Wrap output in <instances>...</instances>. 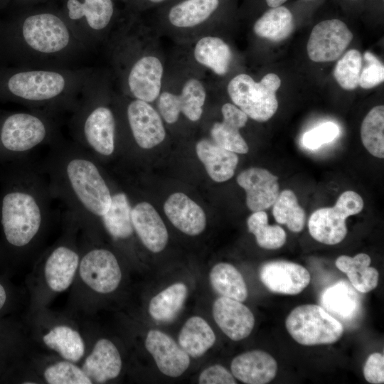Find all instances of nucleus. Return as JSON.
<instances>
[{
  "label": "nucleus",
  "instance_id": "obj_24",
  "mask_svg": "<svg viewBox=\"0 0 384 384\" xmlns=\"http://www.w3.org/2000/svg\"><path fill=\"white\" fill-rule=\"evenodd\" d=\"M131 218L134 233L143 245L153 252L163 250L169 239L167 229L159 214L148 202L132 206Z\"/></svg>",
  "mask_w": 384,
  "mask_h": 384
},
{
  "label": "nucleus",
  "instance_id": "obj_17",
  "mask_svg": "<svg viewBox=\"0 0 384 384\" xmlns=\"http://www.w3.org/2000/svg\"><path fill=\"white\" fill-rule=\"evenodd\" d=\"M206 92L203 83L196 79L188 80L180 95L164 92L159 96V110L169 124L175 123L182 112L189 120L198 121L203 113Z\"/></svg>",
  "mask_w": 384,
  "mask_h": 384
},
{
  "label": "nucleus",
  "instance_id": "obj_44",
  "mask_svg": "<svg viewBox=\"0 0 384 384\" xmlns=\"http://www.w3.org/2000/svg\"><path fill=\"white\" fill-rule=\"evenodd\" d=\"M364 58L367 65L361 71L358 85L370 89L382 83L384 80V66L371 53L366 52Z\"/></svg>",
  "mask_w": 384,
  "mask_h": 384
},
{
  "label": "nucleus",
  "instance_id": "obj_46",
  "mask_svg": "<svg viewBox=\"0 0 384 384\" xmlns=\"http://www.w3.org/2000/svg\"><path fill=\"white\" fill-rule=\"evenodd\" d=\"M200 384H235V379L226 368L213 365L204 369L198 378Z\"/></svg>",
  "mask_w": 384,
  "mask_h": 384
},
{
  "label": "nucleus",
  "instance_id": "obj_35",
  "mask_svg": "<svg viewBox=\"0 0 384 384\" xmlns=\"http://www.w3.org/2000/svg\"><path fill=\"white\" fill-rule=\"evenodd\" d=\"M294 28L293 16L283 6L272 8L266 11L255 23V33L272 41L287 38Z\"/></svg>",
  "mask_w": 384,
  "mask_h": 384
},
{
  "label": "nucleus",
  "instance_id": "obj_36",
  "mask_svg": "<svg viewBox=\"0 0 384 384\" xmlns=\"http://www.w3.org/2000/svg\"><path fill=\"white\" fill-rule=\"evenodd\" d=\"M188 290L183 283L168 287L155 297L149 304L150 316L159 321L172 320L181 309L187 297Z\"/></svg>",
  "mask_w": 384,
  "mask_h": 384
},
{
  "label": "nucleus",
  "instance_id": "obj_11",
  "mask_svg": "<svg viewBox=\"0 0 384 384\" xmlns=\"http://www.w3.org/2000/svg\"><path fill=\"white\" fill-rule=\"evenodd\" d=\"M285 326L294 340L304 346L334 343L343 333L341 323L316 304L294 308L287 317Z\"/></svg>",
  "mask_w": 384,
  "mask_h": 384
},
{
  "label": "nucleus",
  "instance_id": "obj_15",
  "mask_svg": "<svg viewBox=\"0 0 384 384\" xmlns=\"http://www.w3.org/2000/svg\"><path fill=\"white\" fill-rule=\"evenodd\" d=\"M353 39L347 26L338 19L323 21L312 29L307 43L309 58L317 63L337 60Z\"/></svg>",
  "mask_w": 384,
  "mask_h": 384
},
{
  "label": "nucleus",
  "instance_id": "obj_7",
  "mask_svg": "<svg viewBox=\"0 0 384 384\" xmlns=\"http://www.w3.org/2000/svg\"><path fill=\"white\" fill-rule=\"evenodd\" d=\"M22 319L35 347L80 363L88 343L84 319L45 307L26 311Z\"/></svg>",
  "mask_w": 384,
  "mask_h": 384
},
{
  "label": "nucleus",
  "instance_id": "obj_42",
  "mask_svg": "<svg viewBox=\"0 0 384 384\" xmlns=\"http://www.w3.org/2000/svg\"><path fill=\"white\" fill-rule=\"evenodd\" d=\"M240 128L230 122H215L210 129L213 142L217 145L236 154L248 152V145L241 136Z\"/></svg>",
  "mask_w": 384,
  "mask_h": 384
},
{
  "label": "nucleus",
  "instance_id": "obj_26",
  "mask_svg": "<svg viewBox=\"0 0 384 384\" xmlns=\"http://www.w3.org/2000/svg\"><path fill=\"white\" fill-rule=\"evenodd\" d=\"M164 209L171 223L185 234L197 235L206 228L203 210L183 193L171 194L166 201Z\"/></svg>",
  "mask_w": 384,
  "mask_h": 384
},
{
  "label": "nucleus",
  "instance_id": "obj_4",
  "mask_svg": "<svg viewBox=\"0 0 384 384\" xmlns=\"http://www.w3.org/2000/svg\"><path fill=\"white\" fill-rule=\"evenodd\" d=\"M80 237L79 225L65 215L62 235L38 257L25 279L26 311L49 307L55 297L70 289L80 259Z\"/></svg>",
  "mask_w": 384,
  "mask_h": 384
},
{
  "label": "nucleus",
  "instance_id": "obj_18",
  "mask_svg": "<svg viewBox=\"0 0 384 384\" xmlns=\"http://www.w3.org/2000/svg\"><path fill=\"white\" fill-rule=\"evenodd\" d=\"M134 60L126 73L127 90L134 99L151 102L161 93L163 65L157 57L150 55Z\"/></svg>",
  "mask_w": 384,
  "mask_h": 384
},
{
  "label": "nucleus",
  "instance_id": "obj_38",
  "mask_svg": "<svg viewBox=\"0 0 384 384\" xmlns=\"http://www.w3.org/2000/svg\"><path fill=\"white\" fill-rule=\"evenodd\" d=\"M272 214L278 223L285 224L292 232L299 233L304 229L306 213L292 190L279 193L273 204Z\"/></svg>",
  "mask_w": 384,
  "mask_h": 384
},
{
  "label": "nucleus",
  "instance_id": "obj_37",
  "mask_svg": "<svg viewBox=\"0 0 384 384\" xmlns=\"http://www.w3.org/2000/svg\"><path fill=\"white\" fill-rule=\"evenodd\" d=\"M363 145L373 156L384 157V107H373L363 120L361 127Z\"/></svg>",
  "mask_w": 384,
  "mask_h": 384
},
{
  "label": "nucleus",
  "instance_id": "obj_6",
  "mask_svg": "<svg viewBox=\"0 0 384 384\" xmlns=\"http://www.w3.org/2000/svg\"><path fill=\"white\" fill-rule=\"evenodd\" d=\"M105 100L102 86L93 74L70 121L73 142L97 159L112 156L117 147V122Z\"/></svg>",
  "mask_w": 384,
  "mask_h": 384
},
{
  "label": "nucleus",
  "instance_id": "obj_48",
  "mask_svg": "<svg viewBox=\"0 0 384 384\" xmlns=\"http://www.w3.org/2000/svg\"><path fill=\"white\" fill-rule=\"evenodd\" d=\"M287 1V0H266V2L270 7L274 8L281 6Z\"/></svg>",
  "mask_w": 384,
  "mask_h": 384
},
{
  "label": "nucleus",
  "instance_id": "obj_30",
  "mask_svg": "<svg viewBox=\"0 0 384 384\" xmlns=\"http://www.w3.org/2000/svg\"><path fill=\"white\" fill-rule=\"evenodd\" d=\"M371 259L365 253L357 254L353 257L347 255L339 256L335 265L344 272L353 287L361 293H367L374 289L378 282V270L370 266Z\"/></svg>",
  "mask_w": 384,
  "mask_h": 384
},
{
  "label": "nucleus",
  "instance_id": "obj_32",
  "mask_svg": "<svg viewBox=\"0 0 384 384\" xmlns=\"http://www.w3.org/2000/svg\"><path fill=\"white\" fill-rule=\"evenodd\" d=\"M193 55L198 63L218 75L227 73L232 59L228 45L215 36H205L198 40Z\"/></svg>",
  "mask_w": 384,
  "mask_h": 384
},
{
  "label": "nucleus",
  "instance_id": "obj_2",
  "mask_svg": "<svg viewBox=\"0 0 384 384\" xmlns=\"http://www.w3.org/2000/svg\"><path fill=\"white\" fill-rule=\"evenodd\" d=\"M43 169L51 196L66 207L65 215L81 230L98 233L114 193L98 160L73 141L58 139Z\"/></svg>",
  "mask_w": 384,
  "mask_h": 384
},
{
  "label": "nucleus",
  "instance_id": "obj_47",
  "mask_svg": "<svg viewBox=\"0 0 384 384\" xmlns=\"http://www.w3.org/2000/svg\"><path fill=\"white\" fill-rule=\"evenodd\" d=\"M223 121L232 123L240 129L245 127L248 117L235 105L225 103L221 108Z\"/></svg>",
  "mask_w": 384,
  "mask_h": 384
},
{
  "label": "nucleus",
  "instance_id": "obj_16",
  "mask_svg": "<svg viewBox=\"0 0 384 384\" xmlns=\"http://www.w3.org/2000/svg\"><path fill=\"white\" fill-rule=\"evenodd\" d=\"M126 122L134 143L149 149L161 143L166 137L162 119L149 103L134 99L125 107Z\"/></svg>",
  "mask_w": 384,
  "mask_h": 384
},
{
  "label": "nucleus",
  "instance_id": "obj_28",
  "mask_svg": "<svg viewBox=\"0 0 384 384\" xmlns=\"http://www.w3.org/2000/svg\"><path fill=\"white\" fill-rule=\"evenodd\" d=\"M197 156L208 176L215 182H224L233 177L238 164L236 153L228 151L208 139L196 146Z\"/></svg>",
  "mask_w": 384,
  "mask_h": 384
},
{
  "label": "nucleus",
  "instance_id": "obj_3",
  "mask_svg": "<svg viewBox=\"0 0 384 384\" xmlns=\"http://www.w3.org/2000/svg\"><path fill=\"white\" fill-rule=\"evenodd\" d=\"M80 259L66 311L90 319L102 299L119 289L124 274L117 256L99 243L98 234L80 229Z\"/></svg>",
  "mask_w": 384,
  "mask_h": 384
},
{
  "label": "nucleus",
  "instance_id": "obj_20",
  "mask_svg": "<svg viewBox=\"0 0 384 384\" xmlns=\"http://www.w3.org/2000/svg\"><path fill=\"white\" fill-rule=\"evenodd\" d=\"M260 278L264 285L274 293L295 295L309 284L311 277L303 266L284 260H274L263 264Z\"/></svg>",
  "mask_w": 384,
  "mask_h": 384
},
{
  "label": "nucleus",
  "instance_id": "obj_22",
  "mask_svg": "<svg viewBox=\"0 0 384 384\" xmlns=\"http://www.w3.org/2000/svg\"><path fill=\"white\" fill-rule=\"evenodd\" d=\"M146 349L153 356L159 370L176 378L188 368L190 356L169 335L159 330H150L145 339Z\"/></svg>",
  "mask_w": 384,
  "mask_h": 384
},
{
  "label": "nucleus",
  "instance_id": "obj_45",
  "mask_svg": "<svg viewBox=\"0 0 384 384\" xmlns=\"http://www.w3.org/2000/svg\"><path fill=\"white\" fill-rule=\"evenodd\" d=\"M366 380L373 384L384 383V356L380 353H373L367 358L363 366Z\"/></svg>",
  "mask_w": 384,
  "mask_h": 384
},
{
  "label": "nucleus",
  "instance_id": "obj_14",
  "mask_svg": "<svg viewBox=\"0 0 384 384\" xmlns=\"http://www.w3.org/2000/svg\"><path fill=\"white\" fill-rule=\"evenodd\" d=\"M87 350L80 365L92 384L107 383L117 378L123 368L122 354L116 343L105 336H94L90 319H85Z\"/></svg>",
  "mask_w": 384,
  "mask_h": 384
},
{
  "label": "nucleus",
  "instance_id": "obj_19",
  "mask_svg": "<svg viewBox=\"0 0 384 384\" xmlns=\"http://www.w3.org/2000/svg\"><path fill=\"white\" fill-rule=\"evenodd\" d=\"M33 347L22 319L0 317V383Z\"/></svg>",
  "mask_w": 384,
  "mask_h": 384
},
{
  "label": "nucleus",
  "instance_id": "obj_21",
  "mask_svg": "<svg viewBox=\"0 0 384 384\" xmlns=\"http://www.w3.org/2000/svg\"><path fill=\"white\" fill-rule=\"evenodd\" d=\"M237 183L246 192V204L252 212L273 206L279 194L278 177L262 168L251 167L240 172Z\"/></svg>",
  "mask_w": 384,
  "mask_h": 384
},
{
  "label": "nucleus",
  "instance_id": "obj_1",
  "mask_svg": "<svg viewBox=\"0 0 384 384\" xmlns=\"http://www.w3.org/2000/svg\"><path fill=\"white\" fill-rule=\"evenodd\" d=\"M52 199L43 169L28 157L0 165L1 271L11 274L38 247Z\"/></svg>",
  "mask_w": 384,
  "mask_h": 384
},
{
  "label": "nucleus",
  "instance_id": "obj_41",
  "mask_svg": "<svg viewBox=\"0 0 384 384\" xmlns=\"http://www.w3.org/2000/svg\"><path fill=\"white\" fill-rule=\"evenodd\" d=\"M27 302V294L11 282L10 274L0 271V317L13 316Z\"/></svg>",
  "mask_w": 384,
  "mask_h": 384
},
{
  "label": "nucleus",
  "instance_id": "obj_29",
  "mask_svg": "<svg viewBox=\"0 0 384 384\" xmlns=\"http://www.w3.org/2000/svg\"><path fill=\"white\" fill-rule=\"evenodd\" d=\"M131 203L127 195L114 192L110 206L100 220V227L115 242L130 240L134 231L131 218Z\"/></svg>",
  "mask_w": 384,
  "mask_h": 384
},
{
  "label": "nucleus",
  "instance_id": "obj_49",
  "mask_svg": "<svg viewBox=\"0 0 384 384\" xmlns=\"http://www.w3.org/2000/svg\"><path fill=\"white\" fill-rule=\"evenodd\" d=\"M149 1H151V2H154V3H159V2H161V1H162L164 0H149Z\"/></svg>",
  "mask_w": 384,
  "mask_h": 384
},
{
  "label": "nucleus",
  "instance_id": "obj_34",
  "mask_svg": "<svg viewBox=\"0 0 384 384\" xmlns=\"http://www.w3.org/2000/svg\"><path fill=\"white\" fill-rule=\"evenodd\" d=\"M213 289L222 297L244 302L247 297V289L240 272L229 263L215 265L209 275Z\"/></svg>",
  "mask_w": 384,
  "mask_h": 384
},
{
  "label": "nucleus",
  "instance_id": "obj_40",
  "mask_svg": "<svg viewBox=\"0 0 384 384\" xmlns=\"http://www.w3.org/2000/svg\"><path fill=\"white\" fill-rule=\"evenodd\" d=\"M362 63V55L356 49L346 52L337 62L334 77L343 89L353 90L358 86Z\"/></svg>",
  "mask_w": 384,
  "mask_h": 384
},
{
  "label": "nucleus",
  "instance_id": "obj_5",
  "mask_svg": "<svg viewBox=\"0 0 384 384\" xmlns=\"http://www.w3.org/2000/svg\"><path fill=\"white\" fill-rule=\"evenodd\" d=\"M18 38L31 68H69L88 50L65 18L50 12L25 17Z\"/></svg>",
  "mask_w": 384,
  "mask_h": 384
},
{
  "label": "nucleus",
  "instance_id": "obj_50",
  "mask_svg": "<svg viewBox=\"0 0 384 384\" xmlns=\"http://www.w3.org/2000/svg\"><path fill=\"white\" fill-rule=\"evenodd\" d=\"M0 271H1V258H0Z\"/></svg>",
  "mask_w": 384,
  "mask_h": 384
},
{
  "label": "nucleus",
  "instance_id": "obj_27",
  "mask_svg": "<svg viewBox=\"0 0 384 384\" xmlns=\"http://www.w3.org/2000/svg\"><path fill=\"white\" fill-rule=\"evenodd\" d=\"M320 303L342 325L356 320L361 311L358 291L346 281H339L326 288L320 297Z\"/></svg>",
  "mask_w": 384,
  "mask_h": 384
},
{
  "label": "nucleus",
  "instance_id": "obj_33",
  "mask_svg": "<svg viewBox=\"0 0 384 384\" xmlns=\"http://www.w3.org/2000/svg\"><path fill=\"white\" fill-rule=\"evenodd\" d=\"M218 5V0H184L171 9L168 18L174 26L191 28L206 21Z\"/></svg>",
  "mask_w": 384,
  "mask_h": 384
},
{
  "label": "nucleus",
  "instance_id": "obj_31",
  "mask_svg": "<svg viewBox=\"0 0 384 384\" xmlns=\"http://www.w3.org/2000/svg\"><path fill=\"white\" fill-rule=\"evenodd\" d=\"M215 342V335L211 327L197 316L186 321L178 336L179 346L193 358L203 356Z\"/></svg>",
  "mask_w": 384,
  "mask_h": 384
},
{
  "label": "nucleus",
  "instance_id": "obj_13",
  "mask_svg": "<svg viewBox=\"0 0 384 384\" xmlns=\"http://www.w3.org/2000/svg\"><path fill=\"white\" fill-rule=\"evenodd\" d=\"M66 18L87 48L102 38L114 16L112 0H67Z\"/></svg>",
  "mask_w": 384,
  "mask_h": 384
},
{
  "label": "nucleus",
  "instance_id": "obj_8",
  "mask_svg": "<svg viewBox=\"0 0 384 384\" xmlns=\"http://www.w3.org/2000/svg\"><path fill=\"white\" fill-rule=\"evenodd\" d=\"M54 115L31 110L0 116V165L28 157L36 148L59 139Z\"/></svg>",
  "mask_w": 384,
  "mask_h": 384
},
{
  "label": "nucleus",
  "instance_id": "obj_39",
  "mask_svg": "<svg viewBox=\"0 0 384 384\" xmlns=\"http://www.w3.org/2000/svg\"><path fill=\"white\" fill-rule=\"evenodd\" d=\"M247 224L260 247L276 250L286 242L287 235L284 229L277 225H269L267 214L264 210L254 212L248 218Z\"/></svg>",
  "mask_w": 384,
  "mask_h": 384
},
{
  "label": "nucleus",
  "instance_id": "obj_9",
  "mask_svg": "<svg viewBox=\"0 0 384 384\" xmlns=\"http://www.w3.org/2000/svg\"><path fill=\"white\" fill-rule=\"evenodd\" d=\"M3 383L92 384L80 365L33 346Z\"/></svg>",
  "mask_w": 384,
  "mask_h": 384
},
{
  "label": "nucleus",
  "instance_id": "obj_51",
  "mask_svg": "<svg viewBox=\"0 0 384 384\" xmlns=\"http://www.w3.org/2000/svg\"><path fill=\"white\" fill-rule=\"evenodd\" d=\"M353 1H355V0H353Z\"/></svg>",
  "mask_w": 384,
  "mask_h": 384
},
{
  "label": "nucleus",
  "instance_id": "obj_23",
  "mask_svg": "<svg viewBox=\"0 0 384 384\" xmlns=\"http://www.w3.org/2000/svg\"><path fill=\"white\" fill-rule=\"evenodd\" d=\"M213 316L222 331L233 341L247 337L255 326L254 315L248 307L241 302L225 297L214 302Z\"/></svg>",
  "mask_w": 384,
  "mask_h": 384
},
{
  "label": "nucleus",
  "instance_id": "obj_25",
  "mask_svg": "<svg viewBox=\"0 0 384 384\" xmlns=\"http://www.w3.org/2000/svg\"><path fill=\"white\" fill-rule=\"evenodd\" d=\"M230 368L233 376L244 383L265 384L275 377L277 363L268 353L254 350L233 358Z\"/></svg>",
  "mask_w": 384,
  "mask_h": 384
},
{
  "label": "nucleus",
  "instance_id": "obj_10",
  "mask_svg": "<svg viewBox=\"0 0 384 384\" xmlns=\"http://www.w3.org/2000/svg\"><path fill=\"white\" fill-rule=\"evenodd\" d=\"M281 85L274 73L265 75L257 82L247 74L235 76L228 85V92L233 102L247 117L257 122L269 120L277 112L276 92Z\"/></svg>",
  "mask_w": 384,
  "mask_h": 384
},
{
  "label": "nucleus",
  "instance_id": "obj_12",
  "mask_svg": "<svg viewBox=\"0 0 384 384\" xmlns=\"http://www.w3.org/2000/svg\"><path fill=\"white\" fill-rule=\"evenodd\" d=\"M361 196L355 191H346L333 207L317 209L310 216L308 228L311 236L326 245H336L346 236V219L359 213L363 208Z\"/></svg>",
  "mask_w": 384,
  "mask_h": 384
},
{
  "label": "nucleus",
  "instance_id": "obj_43",
  "mask_svg": "<svg viewBox=\"0 0 384 384\" xmlns=\"http://www.w3.org/2000/svg\"><path fill=\"white\" fill-rule=\"evenodd\" d=\"M338 134V125L332 122H326L306 132L303 135L302 143L306 148L317 149L324 144L332 142Z\"/></svg>",
  "mask_w": 384,
  "mask_h": 384
}]
</instances>
